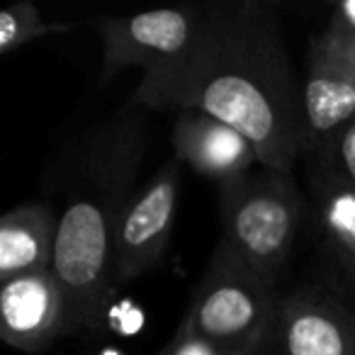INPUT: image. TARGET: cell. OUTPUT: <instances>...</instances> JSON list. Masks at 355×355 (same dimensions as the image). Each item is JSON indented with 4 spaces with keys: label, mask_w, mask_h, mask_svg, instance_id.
I'll use <instances>...</instances> for the list:
<instances>
[{
    "label": "cell",
    "mask_w": 355,
    "mask_h": 355,
    "mask_svg": "<svg viewBox=\"0 0 355 355\" xmlns=\"http://www.w3.org/2000/svg\"><path fill=\"white\" fill-rule=\"evenodd\" d=\"M132 100L151 112L209 114L246 137L261 166L290 175L306 148L280 17L258 0L205 6V27L193 49L144 76Z\"/></svg>",
    "instance_id": "1"
},
{
    "label": "cell",
    "mask_w": 355,
    "mask_h": 355,
    "mask_svg": "<svg viewBox=\"0 0 355 355\" xmlns=\"http://www.w3.org/2000/svg\"><path fill=\"white\" fill-rule=\"evenodd\" d=\"M348 282H350V287H353V297H355V277H350Z\"/></svg>",
    "instance_id": "18"
},
{
    "label": "cell",
    "mask_w": 355,
    "mask_h": 355,
    "mask_svg": "<svg viewBox=\"0 0 355 355\" xmlns=\"http://www.w3.org/2000/svg\"><path fill=\"white\" fill-rule=\"evenodd\" d=\"M302 114L306 148L314 151L355 119V49L343 46L326 32L311 42Z\"/></svg>",
    "instance_id": "7"
},
{
    "label": "cell",
    "mask_w": 355,
    "mask_h": 355,
    "mask_svg": "<svg viewBox=\"0 0 355 355\" xmlns=\"http://www.w3.org/2000/svg\"><path fill=\"white\" fill-rule=\"evenodd\" d=\"M59 219L46 205L27 202L0 219V282L54 270Z\"/></svg>",
    "instance_id": "11"
},
{
    "label": "cell",
    "mask_w": 355,
    "mask_h": 355,
    "mask_svg": "<svg viewBox=\"0 0 355 355\" xmlns=\"http://www.w3.org/2000/svg\"><path fill=\"white\" fill-rule=\"evenodd\" d=\"M282 355H355V304L311 287L282 297L275 321Z\"/></svg>",
    "instance_id": "8"
},
{
    "label": "cell",
    "mask_w": 355,
    "mask_h": 355,
    "mask_svg": "<svg viewBox=\"0 0 355 355\" xmlns=\"http://www.w3.org/2000/svg\"><path fill=\"white\" fill-rule=\"evenodd\" d=\"M277 277L243 263L219 241L202 280L195 285L180 329L200 336L224 355H258L275 334Z\"/></svg>",
    "instance_id": "3"
},
{
    "label": "cell",
    "mask_w": 355,
    "mask_h": 355,
    "mask_svg": "<svg viewBox=\"0 0 355 355\" xmlns=\"http://www.w3.org/2000/svg\"><path fill=\"white\" fill-rule=\"evenodd\" d=\"M202 27L205 6L105 17L98 22L103 40V83H110L127 69H141L144 76L168 69L193 49Z\"/></svg>",
    "instance_id": "5"
},
{
    "label": "cell",
    "mask_w": 355,
    "mask_h": 355,
    "mask_svg": "<svg viewBox=\"0 0 355 355\" xmlns=\"http://www.w3.org/2000/svg\"><path fill=\"white\" fill-rule=\"evenodd\" d=\"M314 193L324 241L350 280L355 277V188L316 168Z\"/></svg>",
    "instance_id": "12"
},
{
    "label": "cell",
    "mask_w": 355,
    "mask_h": 355,
    "mask_svg": "<svg viewBox=\"0 0 355 355\" xmlns=\"http://www.w3.org/2000/svg\"><path fill=\"white\" fill-rule=\"evenodd\" d=\"M326 35H331L336 42L343 46L355 49V0H345L331 15L329 25H326Z\"/></svg>",
    "instance_id": "16"
},
{
    "label": "cell",
    "mask_w": 355,
    "mask_h": 355,
    "mask_svg": "<svg viewBox=\"0 0 355 355\" xmlns=\"http://www.w3.org/2000/svg\"><path fill=\"white\" fill-rule=\"evenodd\" d=\"M302 217L304 200L290 173L261 166L219 185V241L270 277H277L290 258Z\"/></svg>",
    "instance_id": "4"
},
{
    "label": "cell",
    "mask_w": 355,
    "mask_h": 355,
    "mask_svg": "<svg viewBox=\"0 0 355 355\" xmlns=\"http://www.w3.org/2000/svg\"><path fill=\"white\" fill-rule=\"evenodd\" d=\"M180 168L183 163L175 156L168 158L124 207L114 232L112 292L148 275L166 256L175 227Z\"/></svg>",
    "instance_id": "6"
},
{
    "label": "cell",
    "mask_w": 355,
    "mask_h": 355,
    "mask_svg": "<svg viewBox=\"0 0 355 355\" xmlns=\"http://www.w3.org/2000/svg\"><path fill=\"white\" fill-rule=\"evenodd\" d=\"M51 30H64V27H49L44 25L40 10L32 3H15L0 15V51H10L25 46L27 42L40 40Z\"/></svg>",
    "instance_id": "13"
},
{
    "label": "cell",
    "mask_w": 355,
    "mask_h": 355,
    "mask_svg": "<svg viewBox=\"0 0 355 355\" xmlns=\"http://www.w3.org/2000/svg\"><path fill=\"white\" fill-rule=\"evenodd\" d=\"M151 110L124 105L88 134L59 214L54 275L66 297V334L93 331L112 295V248L146 156Z\"/></svg>",
    "instance_id": "2"
},
{
    "label": "cell",
    "mask_w": 355,
    "mask_h": 355,
    "mask_svg": "<svg viewBox=\"0 0 355 355\" xmlns=\"http://www.w3.org/2000/svg\"><path fill=\"white\" fill-rule=\"evenodd\" d=\"M0 336L25 353L66 336V297L54 270L0 282Z\"/></svg>",
    "instance_id": "9"
},
{
    "label": "cell",
    "mask_w": 355,
    "mask_h": 355,
    "mask_svg": "<svg viewBox=\"0 0 355 355\" xmlns=\"http://www.w3.org/2000/svg\"><path fill=\"white\" fill-rule=\"evenodd\" d=\"M316 153H319V168L355 188V119L340 127Z\"/></svg>",
    "instance_id": "14"
},
{
    "label": "cell",
    "mask_w": 355,
    "mask_h": 355,
    "mask_svg": "<svg viewBox=\"0 0 355 355\" xmlns=\"http://www.w3.org/2000/svg\"><path fill=\"white\" fill-rule=\"evenodd\" d=\"M156 355H224V353L219 348H214L212 343H207L205 338H200V336L178 326L175 336Z\"/></svg>",
    "instance_id": "15"
},
{
    "label": "cell",
    "mask_w": 355,
    "mask_h": 355,
    "mask_svg": "<svg viewBox=\"0 0 355 355\" xmlns=\"http://www.w3.org/2000/svg\"><path fill=\"white\" fill-rule=\"evenodd\" d=\"M93 355H124L119 348H103V350H98V353H93Z\"/></svg>",
    "instance_id": "17"
},
{
    "label": "cell",
    "mask_w": 355,
    "mask_h": 355,
    "mask_svg": "<svg viewBox=\"0 0 355 355\" xmlns=\"http://www.w3.org/2000/svg\"><path fill=\"white\" fill-rule=\"evenodd\" d=\"M173 148V156L183 166L198 175L209 178L217 185L236 180L261 166L256 148L248 144L246 137H241L229 124L195 110L175 112Z\"/></svg>",
    "instance_id": "10"
}]
</instances>
